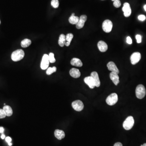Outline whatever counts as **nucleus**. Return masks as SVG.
I'll return each mask as SVG.
<instances>
[{
    "label": "nucleus",
    "instance_id": "1",
    "mask_svg": "<svg viewBox=\"0 0 146 146\" xmlns=\"http://www.w3.org/2000/svg\"><path fill=\"white\" fill-rule=\"evenodd\" d=\"M24 56V52L23 50H17L12 53L11 58L13 61L16 62L22 60Z\"/></svg>",
    "mask_w": 146,
    "mask_h": 146
},
{
    "label": "nucleus",
    "instance_id": "2",
    "mask_svg": "<svg viewBox=\"0 0 146 146\" xmlns=\"http://www.w3.org/2000/svg\"><path fill=\"white\" fill-rule=\"evenodd\" d=\"M146 89L144 85L139 84L137 86L136 89V97L139 99H142L146 95Z\"/></svg>",
    "mask_w": 146,
    "mask_h": 146
},
{
    "label": "nucleus",
    "instance_id": "3",
    "mask_svg": "<svg viewBox=\"0 0 146 146\" xmlns=\"http://www.w3.org/2000/svg\"><path fill=\"white\" fill-rule=\"evenodd\" d=\"M134 124V118L132 116L127 117L123 123V127L126 130H130Z\"/></svg>",
    "mask_w": 146,
    "mask_h": 146
},
{
    "label": "nucleus",
    "instance_id": "4",
    "mask_svg": "<svg viewBox=\"0 0 146 146\" xmlns=\"http://www.w3.org/2000/svg\"><path fill=\"white\" fill-rule=\"evenodd\" d=\"M118 100V98L117 94L116 93H112L107 98L106 102L110 106H113L117 103Z\"/></svg>",
    "mask_w": 146,
    "mask_h": 146
},
{
    "label": "nucleus",
    "instance_id": "5",
    "mask_svg": "<svg viewBox=\"0 0 146 146\" xmlns=\"http://www.w3.org/2000/svg\"><path fill=\"white\" fill-rule=\"evenodd\" d=\"M113 26L112 22L109 20H105L102 24L103 31L107 33H109L112 31Z\"/></svg>",
    "mask_w": 146,
    "mask_h": 146
},
{
    "label": "nucleus",
    "instance_id": "6",
    "mask_svg": "<svg viewBox=\"0 0 146 146\" xmlns=\"http://www.w3.org/2000/svg\"><path fill=\"white\" fill-rule=\"evenodd\" d=\"M72 108L75 111H81L83 109L84 106L83 103L81 101L78 100L73 101L72 103Z\"/></svg>",
    "mask_w": 146,
    "mask_h": 146
},
{
    "label": "nucleus",
    "instance_id": "7",
    "mask_svg": "<svg viewBox=\"0 0 146 146\" xmlns=\"http://www.w3.org/2000/svg\"><path fill=\"white\" fill-rule=\"evenodd\" d=\"M49 60L48 55L44 54L42 57L41 63V68L43 70H45L48 67L49 65Z\"/></svg>",
    "mask_w": 146,
    "mask_h": 146
},
{
    "label": "nucleus",
    "instance_id": "8",
    "mask_svg": "<svg viewBox=\"0 0 146 146\" xmlns=\"http://www.w3.org/2000/svg\"><path fill=\"white\" fill-rule=\"evenodd\" d=\"M141 58V55L140 52H134L132 54L130 57L131 63L132 65H135L140 61Z\"/></svg>",
    "mask_w": 146,
    "mask_h": 146
},
{
    "label": "nucleus",
    "instance_id": "9",
    "mask_svg": "<svg viewBox=\"0 0 146 146\" xmlns=\"http://www.w3.org/2000/svg\"><path fill=\"white\" fill-rule=\"evenodd\" d=\"M122 10L124 12V15L126 17H129L132 13V10L130 5L128 3H125L124 4Z\"/></svg>",
    "mask_w": 146,
    "mask_h": 146
},
{
    "label": "nucleus",
    "instance_id": "10",
    "mask_svg": "<svg viewBox=\"0 0 146 146\" xmlns=\"http://www.w3.org/2000/svg\"><path fill=\"white\" fill-rule=\"evenodd\" d=\"M84 83L88 85L89 88L91 89H94L95 86V83L92 76H88L85 78L84 79Z\"/></svg>",
    "mask_w": 146,
    "mask_h": 146
},
{
    "label": "nucleus",
    "instance_id": "11",
    "mask_svg": "<svg viewBox=\"0 0 146 146\" xmlns=\"http://www.w3.org/2000/svg\"><path fill=\"white\" fill-rule=\"evenodd\" d=\"M87 20V16L86 15H82L79 18L78 23L76 24V27L77 29H81L83 27L85 22Z\"/></svg>",
    "mask_w": 146,
    "mask_h": 146
},
{
    "label": "nucleus",
    "instance_id": "12",
    "mask_svg": "<svg viewBox=\"0 0 146 146\" xmlns=\"http://www.w3.org/2000/svg\"><path fill=\"white\" fill-rule=\"evenodd\" d=\"M107 66L109 70L111 71L112 72L118 74H119V70L117 67L116 65H115V64L112 61H110L107 64Z\"/></svg>",
    "mask_w": 146,
    "mask_h": 146
},
{
    "label": "nucleus",
    "instance_id": "13",
    "mask_svg": "<svg viewBox=\"0 0 146 146\" xmlns=\"http://www.w3.org/2000/svg\"><path fill=\"white\" fill-rule=\"evenodd\" d=\"M98 46L99 50L101 52H105L108 50V45L106 42L102 41H99L98 43Z\"/></svg>",
    "mask_w": 146,
    "mask_h": 146
},
{
    "label": "nucleus",
    "instance_id": "14",
    "mask_svg": "<svg viewBox=\"0 0 146 146\" xmlns=\"http://www.w3.org/2000/svg\"><path fill=\"white\" fill-rule=\"evenodd\" d=\"M91 76L92 77L95 83V86L98 87L100 85V81L99 77L98 74L96 72H93L91 73Z\"/></svg>",
    "mask_w": 146,
    "mask_h": 146
},
{
    "label": "nucleus",
    "instance_id": "15",
    "mask_svg": "<svg viewBox=\"0 0 146 146\" xmlns=\"http://www.w3.org/2000/svg\"><path fill=\"white\" fill-rule=\"evenodd\" d=\"M110 77L114 84L115 85H117L119 83V78L118 74L111 72L110 74Z\"/></svg>",
    "mask_w": 146,
    "mask_h": 146
},
{
    "label": "nucleus",
    "instance_id": "16",
    "mask_svg": "<svg viewBox=\"0 0 146 146\" xmlns=\"http://www.w3.org/2000/svg\"><path fill=\"white\" fill-rule=\"evenodd\" d=\"M69 74L72 77L75 78H78L81 75L79 69L74 68H72L70 70Z\"/></svg>",
    "mask_w": 146,
    "mask_h": 146
},
{
    "label": "nucleus",
    "instance_id": "17",
    "mask_svg": "<svg viewBox=\"0 0 146 146\" xmlns=\"http://www.w3.org/2000/svg\"><path fill=\"white\" fill-rule=\"evenodd\" d=\"M71 64L73 66L81 67L83 66V64L81 61L80 59L76 58H74L72 59L71 61Z\"/></svg>",
    "mask_w": 146,
    "mask_h": 146
},
{
    "label": "nucleus",
    "instance_id": "18",
    "mask_svg": "<svg viewBox=\"0 0 146 146\" xmlns=\"http://www.w3.org/2000/svg\"><path fill=\"white\" fill-rule=\"evenodd\" d=\"M55 136L58 139L61 140L65 137V133L63 130L56 129L55 132Z\"/></svg>",
    "mask_w": 146,
    "mask_h": 146
},
{
    "label": "nucleus",
    "instance_id": "19",
    "mask_svg": "<svg viewBox=\"0 0 146 146\" xmlns=\"http://www.w3.org/2000/svg\"><path fill=\"white\" fill-rule=\"evenodd\" d=\"M3 110L5 112L7 116L10 117L12 115L13 110L10 106L6 105L3 107Z\"/></svg>",
    "mask_w": 146,
    "mask_h": 146
},
{
    "label": "nucleus",
    "instance_id": "20",
    "mask_svg": "<svg viewBox=\"0 0 146 146\" xmlns=\"http://www.w3.org/2000/svg\"><path fill=\"white\" fill-rule=\"evenodd\" d=\"M66 41V36L64 34H61L59 37L58 41L59 46H60L63 47L65 46Z\"/></svg>",
    "mask_w": 146,
    "mask_h": 146
},
{
    "label": "nucleus",
    "instance_id": "21",
    "mask_svg": "<svg viewBox=\"0 0 146 146\" xmlns=\"http://www.w3.org/2000/svg\"><path fill=\"white\" fill-rule=\"evenodd\" d=\"M79 18H80L78 16L71 15L69 19V21L72 24H76L79 21Z\"/></svg>",
    "mask_w": 146,
    "mask_h": 146
},
{
    "label": "nucleus",
    "instance_id": "22",
    "mask_svg": "<svg viewBox=\"0 0 146 146\" xmlns=\"http://www.w3.org/2000/svg\"><path fill=\"white\" fill-rule=\"evenodd\" d=\"M31 44V40L28 39H25L23 40L22 41L21 43V46L24 48H27Z\"/></svg>",
    "mask_w": 146,
    "mask_h": 146
},
{
    "label": "nucleus",
    "instance_id": "23",
    "mask_svg": "<svg viewBox=\"0 0 146 146\" xmlns=\"http://www.w3.org/2000/svg\"><path fill=\"white\" fill-rule=\"evenodd\" d=\"M57 71V68L55 67H49L46 71L47 74L48 75H51L53 73Z\"/></svg>",
    "mask_w": 146,
    "mask_h": 146
},
{
    "label": "nucleus",
    "instance_id": "24",
    "mask_svg": "<svg viewBox=\"0 0 146 146\" xmlns=\"http://www.w3.org/2000/svg\"><path fill=\"white\" fill-rule=\"evenodd\" d=\"M51 4L54 8H58L59 6V1L58 0H52L51 1Z\"/></svg>",
    "mask_w": 146,
    "mask_h": 146
},
{
    "label": "nucleus",
    "instance_id": "25",
    "mask_svg": "<svg viewBox=\"0 0 146 146\" xmlns=\"http://www.w3.org/2000/svg\"><path fill=\"white\" fill-rule=\"evenodd\" d=\"M66 41L71 43V41L74 37V35L72 33H68L66 35Z\"/></svg>",
    "mask_w": 146,
    "mask_h": 146
},
{
    "label": "nucleus",
    "instance_id": "26",
    "mask_svg": "<svg viewBox=\"0 0 146 146\" xmlns=\"http://www.w3.org/2000/svg\"><path fill=\"white\" fill-rule=\"evenodd\" d=\"M49 56V60L50 63H54L55 62L56 59L54 57V54L53 53H50Z\"/></svg>",
    "mask_w": 146,
    "mask_h": 146
},
{
    "label": "nucleus",
    "instance_id": "27",
    "mask_svg": "<svg viewBox=\"0 0 146 146\" xmlns=\"http://www.w3.org/2000/svg\"><path fill=\"white\" fill-rule=\"evenodd\" d=\"M112 1H114L113 5L116 8H118L121 6V2L119 0H112Z\"/></svg>",
    "mask_w": 146,
    "mask_h": 146
},
{
    "label": "nucleus",
    "instance_id": "28",
    "mask_svg": "<svg viewBox=\"0 0 146 146\" xmlns=\"http://www.w3.org/2000/svg\"><path fill=\"white\" fill-rule=\"evenodd\" d=\"M6 116V115L3 110L0 109V118H4Z\"/></svg>",
    "mask_w": 146,
    "mask_h": 146
},
{
    "label": "nucleus",
    "instance_id": "29",
    "mask_svg": "<svg viewBox=\"0 0 146 146\" xmlns=\"http://www.w3.org/2000/svg\"><path fill=\"white\" fill-rule=\"evenodd\" d=\"M136 38L137 42L138 43H140L142 41V37L140 35H137L136 36Z\"/></svg>",
    "mask_w": 146,
    "mask_h": 146
},
{
    "label": "nucleus",
    "instance_id": "30",
    "mask_svg": "<svg viewBox=\"0 0 146 146\" xmlns=\"http://www.w3.org/2000/svg\"><path fill=\"white\" fill-rule=\"evenodd\" d=\"M146 16L144 15H140L138 16V19L141 21H144L146 20Z\"/></svg>",
    "mask_w": 146,
    "mask_h": 146
},
{
    "label": "nucleus",
    "instance_id": "31",
    "mask_svg": "<svg viewBox=\"0 0 146 146\" xmlns=\"http://www.w3.org/2000/svg\"><path fill=\"white\" fill-rule=\"evenodd\" d=\"M127 43L128 44H131L132 43V39L129 36H128L127 37Z\"/></svg>",
    "mask_w": 146,
    "mask_h": 146
},
{
    "label": "nucleus",
    "instance_id": "32",
    "mask_svg": "<svg viewBox=\"0 0 146 146\" xmlns=\"http://www.w3.org/2000/svg\"><path fill=\"white\" fill-rule=\"evenodd\" d=\"M6 140L8 143H11V141H12V138L10 137H6Z\"/></svg>",
    "mask_w": 146,
    "mask_h": 146
},
{
    "label": "nucleus",
    "instance_id": "33",
    "mask_svg": "<svg viewBox=\"0 0 146 146\" xmlns=\"http://www.w3.org/2000/svg\"><path fill=\"white\" fill-rule=\"evenodd\" d=\"M114 146H123V144H122L121 143L118 142V143H116L114 144Z\"/></svg>",
    "mask_w": 146,
    "mask_h": 146
},
{
    "label": "nucleus",
    "instance_id": "34",
    "mask_svg": "<svg viewBox=\"0 0 146 146\" xmlns=\"http://www.w3.org/2000/svg\"><path fill=\"white\" fill-rule=\"evenodd\" d=\"M4 131V129L3 127H0V133H2Z\"/></svg>",
    "mask_w": 146,
    "mask_h": 146
},
{
    "label": "nucleus",
    "instance_id": "35",
    "mask_svg": "<svg viewBox=\"0 0 146 146\" xmlns=\"http://www.w3.org/2000/svg\"><path fill=\"white\" fill-rule=\"evenodd\" d=\"M70 43L67 42V41H66V43H65V45H66V46H69L70 45Z\"/></svg>",
    "mask_w": 146,
    "mask_h": 146
},
{
    "label": "nucleus",
    "instance_id": "36",
    "mask_svg": "<svg viewBox=\"0 0 146 146\" xmlns=\"http://www.w3.org/2000/svg\"><path fill=\"white\" fill-rule=\"evenodd\" d=\"M5 137H6V136H5V135L4 134H2L1 136V139H5Z\"/></svg>",
    "mask_w": 146,
    "mask_h": 146
},
{
    "label": "nucleus",
    "instance_id": "37",
    "mask_svg": "<svg viewBox=\"0 0 146 146\" xmlns=\"http://www.w3.org/2000/svg\"><path fill=\"white\" fill-rule=\"evenodd\" d=\"M144 10L146 12V5H145L144 6Z\"/></svg>",
    "mask_w": 146,
    "mask_h": 146
},
{
    "label": "nucleus",
    "instance_id": "38",
    "mask_svg": "<svg viewBox=\"0 0 146 146\" xmlns=\"http://www.w3.org/2000/svg\"><path fill=\"white\" fill-rule=\"evenodd\" d=\"M8 145H9V146H11L12 145V144L11 143H8Z\"/></svg>",
    "mask_w": 146,
    "mask_h": 146
},
{
    "label": "nucleus",
    "instance_id": "39",
    "mask_svg": "<svg viewBox=\"0 0 146 146\" xmlns=\"http://www.w3.org/2000/svg\"><path fill=\"white\" fill-rule=\"evenodd\" d=\"M140 146H146V143L144 144H142V145H141Z\"/></svg>",
    "mask_w": 146,
    "mask_h": 146
},
{
    "label": "nucleus",
    "instance_id": "40",
    "mask_svg": "<svg viewBox=\"0 0 146 146\" xmlns=\"http://www.w3.org/2000/svg\"><path fill=\"white\" fill-rule=\"evenodd\" d=\"M72 15H75V14L74 13H73L72 14Z\"/></svg>",
    "mask_w": 146,
    "mask_h": 146
},
{
    "label": "nucleus",
    "instance_id": "41",
    "mask_svg": "<svg viewBox=\"0 0 146 146\" xmlns=\"http://www.w3.org/2000/svg\"><path fill=\"white\" fill-rule=\"evenodd\" d=\"M1 20H0V24H1Z\"/></svg>",
    "mask_w": 146,
    "mask_h": 146
}]
</instances>
